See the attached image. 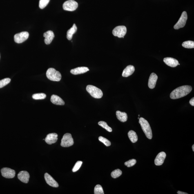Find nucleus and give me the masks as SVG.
<instances>
[{"label": "nucleus", "mask_w": 194, "mask_h": 194, "mask_svg": "<svg viewBox=\"0 0 194 194\" xmlns=\"http://www.w3.org/2000/svg\"><path fill=\"white\" fill-rule=\"evenodd\" d=\"M192 90V87L189 85H184L178 87L170 94V98L173 99L181 98L188 95Z\"/></svg>", "instance_id": "1"}, {"label": "nucleus", "mask_w": 194, "mask_h": 194, "mask_svg": "<svg viewBox=\"0 0 194 194\" xmlns=\"http://www.w3.org/2000/svg\"><path fill=\"white\" fill-rule=\"evenodd\" d=\"M139 123L146 137L148 139H151L153 137V134L151 127L148 121L144 118L141 117L139 118Z\"/></svg>", "instance_id": "2"}, {"label": "nucleus", "mask_w": 194, "mask_h": 194, "mask_svg": "<svg viewBox=\"0 0 194 194\" xmlns=\"http://www.w3.org/2000/svg\"><path fill=\"white\" fill-rule=\"evenodd\" d=\"M86 90L92 97L95 98L100 99L103 96L102 91L93 85H88L86 87Z\"/></svg>", "instance_id": "3"}, {"label": "nucleus", "mask_w": 194, "mask_h": 194, "mask_svg": "<svg viewBox=\"0 0 194 194\" xmlns=\"http://www.w3.org/2000/svg\"><path fill=\"white\" fill-rule=\"evenodd\" d=\"M46 77L51 81H59L61 78V73L53 68H49L46 73Z\"/></svg>", "instance_id": "4"}, {"label": "nucleus", "mask_w": 194, "mask_h": 194, "mask_svg": "<svg viewBox=\"0 0 194 194\" xmlns=\"http://www.w3.org/2000/svg\"><path fill=\"white\" fill-rule=\"evenodd\" d=\"M73 139L71 134L69 133L64 134L61 139V146L63 147L67 148L73 145Z\"/></svg>", "instance_id": "5"}, {"label": "nucleus", "mask_w": 194, "mask_h": 194, "mask_svg": "<svg viewBox=\"0 0 194 194\" xmlns=\"http://www.w3.org/2000/svg\"><path fill=\"white\" fill-rule=\"evenodd\" d=\"M78 7V4L74 0H68L65 1L63 5L64 10L70 11H73L76 10Z\"/></svg>", "instance_id": "6"}, {"label": "nucleus", "mask_w": 194, "mask_h": 194, "mask_svg": "<svg viewBox=\"0 0 194 194\" xmlns=\"http://www.w3.org/2000/svg\"><path fill=\"white\" fill-rule=\"evenodd\" d=\"M127 28L124 26H118L114 29L112 31L114 36L119 38H124L127 33Z\"/></svg>", "instance_id": "7"}, {"label": "nucleus", "mask_w": 194, "mask_h": 194, "mask_svg": "<svg viewBox=\"0 0 194 194\" xmlns=\"http://www.w3.org/2000/svg\"><path fill=\"white\" fill-rule=\"evenodd\" d=\"M187 19V12L186 11L183 12L178 21L174 26V28L175 30H178L179 28H184L185 26Z\"/></svg>", "instance_id": "8"}, {"label": "nucleus", "mask_w": 194, "mask_h": 194, "mask_svg": "<svg viewBox=\"0 0 194 194\" xmlns=\"http://www.w3.org/2000/svg\"><path fill=\"white\" fill-rule=\"evenodd\" d=\"M29 37V33L28 32L25 31L16 34L14 36V40L17 43H21L26 41Z\"/></svg>", "instance_id": "9"}, {"label": "nucleus", "mask_w": 194, "mask_h": 194, "mask_svg": "<svg viewBox=\"0 0 194 194\" xmlns=\"http://www.w3.org/2000/svg\"><path fill=\"white\" fill-rule=\"evenodd\" d=\"M2 175L6 178H13L15 177L16 172L14 170L10 168H4L1 170Z\"/></svg>", "instance_id": "10"}, {"label": "nucleus", "mask_w": 194, "mask_h": 194, "mask_svg": "<svg viewBox=\"0 0 194 194\" xmlns=\"http://www.w3.org/2000/svg\"><path fill=\"white\" fill-rule=\"evenodd\" d=\"M45 181L47 184L52 187L57 188L58 187L59 184L56 181L54 180L51 176L48 173H46L44 175Z\"/></svg>", "instance_id": "11"}, {"label": "nucleus", "mask_w": 194, "mask_h": 194, "mask_svg": "<svg viewBox=\"0 0 194 194\" xmlns=\"http://www.w3.org/2000/svg\"><path fill=\"white\" fill-rule=\"evenodd\" d=\"M18 178L22 182L28 184L30 178L29 174L27 171H21L18 175Z\"/></svg>", "instance_id": "12"}, {"label": "nucleus", "mask_w": 194, "mask_h": 194, "mask_svg": "<svg viewBox=\"0 0 194 194\" xmlns=\"http://www.w3.org/2000/svg\"><path fill=\"white\" fill-rule=\"evenodd\" d=\"M58 135L56 133L48 134L45 138V142L49 145H52L57 142L58 140Z\"/></svg>", "instance_id": "13"}, {"label": "nucleus", "mask_w": 194, "mask_h": 194, "mask_svg": "<svg viewBox=\"0 0 194 194\" xmlns=\"http://www.w3.org/2000/svg\"><path fill=\"white\" fill-rule=\"evenodd\" d=\"M166 157V154L164 152H161L157 155L155 160V164L157 166L162 165Z\"/></svg>", "instance_id": "14"}, {"label": "nucleus", "mask_w": 194, "mask_h": 194, "mask_svg": "<svg viewBox=\"0 0 194 194\" xmlns=\"http://www.w3.org/2000/svg\"><path fill=\"white\" fill-rule=\"evenodd\" d=\"M43 37L45 38L44 42L45 44L49 45L52 43L54 37V34L52 31L49 30L43 34Z\"/></svg>", "instance_id": "15"}, {"label": "nucleus", "mask_w": 194, "mask_h": 194, "mask_svg": "<svg viewBox=\"0 0 194 194\" xmlns=\"http://www.w3.org/2000/svg\"><path fill=\"white\" fill-rule=\"evenodd\" d=\"M163 61L167 65L172 67H175L178 65L179 63L177 60L170 57L165 58Z\"/></svg>", "instance_id": "16"}, {"label": "nucleus", "mask_w": 194, "mask_h": 194, "mask_svg": "<svg viewBox=\"0 0 194 194\" xmlns=\"http://www.w3.org/2000/svg\"><path fill=\"white\" fill-rule=\"evenodd\" d=\"M157 79V76L155 73H153L151 74L148 82V86L150 88L153 89L155 88Z\"/></svg>", "instance_id": "17"}, {"label": "nucleus", "mask_w": 194, "mask_h": 194, "mask_svg": "<svg viewBox=\"0 0 194 194\" xmlns=\"http://www.w3.org/2000/svg\"><path fill=\"white\" fill-rule=\"evenodd\" d=\"M89 70L87 67H81L74 68L70 70V73L74 75L83 74L89 71Z\"/></svg>", "instance_id": "18"}, {"label": "nucleus", "mask_w": 194, "mask_h": 194, "mask_svg": "<svg viewBox=\"0 0 194 194\" xmlns=\"http://www.w3.org/2000/svg\"><path fill=\"white\" fill-rule=\"evenodd\" d=\"M135 71V68L132 65H129L123 70L122 74L123 77H128L132 75Z\"/></svg>", "instance_id": "19"}, {"label": "nucleus", "mask_w": 194, "mask_h": 194, "mask_svg": "<svg viewBox=\"0 0 194 194\" xmlns=\"http://www.w3.org/2000/svg\"><path fill=\"white\" fill-rule=\"evenodd\" d=\"M50 100L54 104L63 106L65 104L64 101L62 99L57 95H52L51 97Z\"/></svg>", "instance_id": "20"}, {"label": "nucleus", "mask_w": 194, "mask_h": 194, "mask_svg": "<svg viewBox=\"0 0 194 194\" xmlns=\"http://www.w3.org/2000/svg\"><path fill=\"white\" fill-rule=\"evenodd\" d=\"M116 115L118 119L121 122H125L127 120V115L125 112L117 111L116 112Z\"/></svg>", "instance_id": "21"}, {"label": "nucleus", "mask_w": 194, "mask_h": 194, "mask_svg": "<svg viewBox=\"0 0 194 194\" xmlns=\"http://www.w3.org/2000/svg\"><path fill=\"white\" fill-rule=\"evenodd\" d=\"M77 28L75 24L73 25V26L67 32V37L69 40L72 39L74 34H75L77 31Z\"/></svg>", "instance_id": "22"}, {"label": "nucleus", "mask_w": 194, "mask_h": 194, "mask_svg": "<svg viewBox=\"0 0 194 194\" xmlns=\"http://www.w3.org/2000/svg\"><path fill=\"white\" fill-rule=\"evenodd\" d=\"M128 136L130 141L132 143H135L137 142L138 140V136L136 133L133 130H130L128 132Z\"/></svg>", "instance_id": "23"}, {"label": "nucleus", "mask_w": 194, "mask_h": 194, "mask_svg": "<svg viewBox=\"0 0 194 194\" xmlns=\"http://www.w3.org/2000/svg\"><path fill=\"white\" fill-rule=\"evenodd\" d=\"M182 45L183 47L186 48H194V41H186L182 43Z\"/></svg>", "instance_id": "24"}, {"label": "nucleus", "mask_w": 194, "mask_h": 194, "mask_svg": "<svg viewBox=\"0 0 194 194\" xmlns=\"http://www.w3.org/2000/svg\"><path fill=\"white\" fill-rule=\"evenodd\" d=\"M98 124L100 126L105 129L109 132H112V128L109 126L107 123L105 122V121H99L98 123Z\"/></svg>", "instance_id": "25"}, {"label": "nucleus", "mask_w": 194, "mask_h": 194, "mask_svg": "<svg viewBox=\"0 0 194 194\" xmlns=\"http://www.w3.org/2000/svg\"><path fill=\"white\" fill-rule=\"evenodd\" d=\"M122 172L119 169H116L112 172L111 176L113 178H117L122 175Z\"/></svg>", "instance_id": "26"}, {"label": "nucleus", "mask_w": 194, "mask_h": 194, "mask_svg": "<svg viewBox=\"0 0 194 194\" xmlns=\"http://www.w3.org/2000/svg\"><path fill=\"white\" fill-rule=\"evenodd\" d=\"M46 96V94L44 93H38L34 94L32 97L35 100H43L45 99Z\"/></svg>", "instance_id": "27"}, {"label": "nucleus", "mask_w": 194, "mask_h": 194, "mask_svg": "<svg viewBox=\"0 0 194 194\" xmlns=\"http://www.w3.org/2000/svg\"><path fill=\"white\" fill-rule=\"evenodd\" d=\"M94 194H104L103 188L100 185L97 184L94 188Z\"/></svg>", "instance_id": "28"}, {"label": "nucleus", "mask_w": 194, "mask_h": 194, "mask_svg": "<svg viewBox=\"0 0 194 194\" xmlns=\"http://www.w3.org/2000/svg\"><path fill=\"white\" fill-rule=\"evenodd\" d=\"M10 79L8 78H5V79L0 80V88H2L6 86L10 83Z\"/></svg>", "instance_id": "29"}, {"label": "nucleus", "mask_w": 194, "mask_h": 194, "mask_svg": "<svg viewBox=\"0 0 194 194\" xmlns=\"http://www.w3.org/2000/svg\"><path fill=\"white\" fill-rule=\"evenodd\" d=\"M99 140L104 144L106 146H109L111 145V142L108 139L102 136L99 137Z\"/></svg>", "instance_id": "30"}, {"label": "nucleus", "mask_w": 194, "mask_h": 194, "mask_svg": "<svg viewBox=\"0 0 194 194\" xmlns=\"http://www.w3.org/2000/svg\"><path fill=\"white\" fill-rule=\"evenodd\" d=\"M50 0H40L39 6L40 8L43 9L47 6Z\"/></svg>", "instance_id": "31"}, {"label": "nucleus", "mask_w": 194, "mask_h": 194, "mask_svg": "<svg viewBox=\"0 0 194 194\" xmlns=\"http://www.w3.org/2000/svg\"><path fill=\"white\" fill-rule=\"evenodd\" d=\"M137 161L135 159H132L128 161H126V162L124 163L125 166L128 167H130L135 166L136 163Z\"/></svg>", "instance_id": "32"}, {"label": "nucleus", "mask_w": 194, "mask_h": 194, "mask_svg": "<svg viewBox=\"0 0 194 194\" xmlns=\"http://www.w3.org/2000/svg\"><path fill=\"white\" fill-rule=\"evenodd\" d=\"M83 162L82 161H78L76 163L75 166H74L73 169H72V172H75L78 171L82 164Z\"/></svg>", "instance_id": "33"}, {"label": "nucleus", "mask_w": 194, "mask_h": 194, "mask_svg": "<svg viewBox=\"0 0 194 194\" xmlns=\"http://www.w3.org/2000/svg\"><path fill=\"white\" fill-rule=\"evenodd\" d=\"M190 104L192 106H194V98L193 97V98H192L191 99V100L190 101Z\"/></svg>", "instance_id": "34"}, {"label": "nucleus", "mask_w": 194, "mask_h": 194, "mask_svg": "<svg viewBox=\"0 0 194 194\" xmlns=\"http://www.w3.org/2000/svg\"><path fill=\"white\" fill-rule=\"evenodd\" d=\"M177 193L178 194H188V193H184V192L178 191L177 192Z\"/></svg>", "instance_id": "35"}, {"label": "nucleus", "mask_w": 194, "mask_h": 194, "mask_svg": "<svg viewBox=\"0 0 194 194\" xmlns=\"http://www.w3.org/2000/svg\"><path fill=\"white\" fill-rule=\"evenodd\" d=\"M192 148H193V151H194V145L193 146V147H192Z\"/></svg>", "instance_id": "36"}, {"label": "nucleus", "mask_w": 194, "mask_h": 194, "mask_svg": "<svg viewBox=\"0 0 194 194\" xmlns=\"http://www.w3.org/2000/svg\"><path fill=\"white\" fill-rule=\"evenodd\" d=\"M0 57H1V56H0Z\"/></svg>", "instance_id": "37"}]
</instances>
